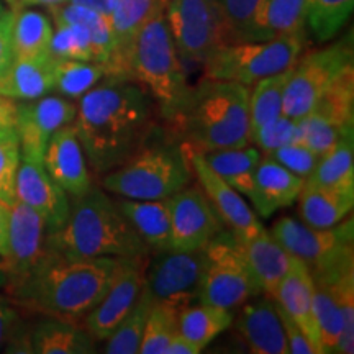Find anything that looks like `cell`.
<instances>
[{"label": "cell", "mask_w": 354, "mask_h": 354, "mask_svg": "<svg viewBox=\"0 0 354 354\" xmlns=\"http://www.w3.org/2000/svg\"><path fill=\"white\" fill-rule=\"evenodd\" d=\"M156 104L149 92L130 79H102L79 99L73 127L88 169L104 176L127 162L151 140Z\"/></svg>", "instance_id": "cell-1"}, {"label": "cell", "mask_w": 354, "mask_h": 354, "mask_svg": "<svg viewBox=\"0 0 354 354\" xmlns=\"http://www.w3.org/2000/svg\"><path fill=\"white\" fill-rule=\"evenodd\" d=\"M125 258L64 259L50 251L28 276L3 287L15 307L46 317H86L104 297Z\"/></svg>", "instance_id": "cell-2"}, {"label": "cell", "mask_w": 354, "mask_h": 354, "mask_svg": "<svg viewBox=\"0 0 354 354\" xmlns=\"http://www.w3.org/2000/svg\"><path fill=\"white\" fill-rule=\"evenodd\" d=\"M46 243L50 251L64 259L153 256L117 202L94 184L82 196L71 197L68 220L48 233Z\"/></svg>", "instance_id": "cell-3"}, {"label": "cell", "mask_w": 354, "mask_h": 354, "mask_svg": "<svg viewBox=\"0 0 354 354\" xmlns=\"http://www.w3.org/2000/svg\"><path fill=\"white\" fill-rule=\"evenodd\" d=\"M167 123L174 138L201 153L250 145V87L203 77Z\"/></svg>", "instance_id": "cell-4"}, {"label": "cell", "mask_w": 354, "mask_h": 354, "mask_svg": "<svg viewBox=\"0 0 354 354\" xmlns=\"http://www.w3.org/2000/svg\"><path fill=\"white\" fill-rule=\"evenodd\" d=\"M130 79L141 84L156 104L166 122L174 117L189 92L183 57L177 53L167 26L165 8L145 21L133 41L130 53Z\"/></svg>", "instance_id": "cell-5"}, {"label": "cell", "mask_w": 354, "mask_h": 354, "mask_svg": "<svg viewBox=\"0 0 354 354\" xmlns=\"http://www.w3.org/2000/svg\"><path fill=\"white\" fill-rule=\"evenodd\" d=\"M192 169L179 140H151L117 169L102 176L100 185L118 197L166 201L187 187Z\"/></svg>", "instance_id": "cell-6"}, {"label": "cell", "mask_w": 354, "mask_h": 354, "mask_svg": "<svg viewBox=\"0 0 354 354\" xmlns=\"http://www.w3.org/2000/svg\"><path fill=\"white\" fill-rule=\"evenodd\" d=\"M307 39V35H290L225 44L203 64V76L251 87L261 79L290 69L304 53Z\"/></svg>", "instance_id": "cell-7"}, {"label": "cell", "mask_w": 354, "mask_h": 354, "mask_svg": "<svg viewBox=\"0 0 354 354\" xmlns=\"http://www.w3.org/2000/svg\"><path fill=\"white\" fill-rule=\"evenodd\" d=\"M351 66H354L351 33L328 46L302 53L287 79L282 113L290 118L305 117L326 88Z\"/></svg>", "instance_id": "cell-8"}, {"label": "cell", "mask_w": 354, "mask_h": 354, "mask_svg": "<svg viewBox=\"0 0 354 354\" xmlns=\"http://www.w3.org/2000/svg\"><path fill=\"white\" fill-rule=\"evenodd\" d=\"M207 268L197 302L234 312L250 299L261 294L251 276L240 243L227 228L205 246Z\"/></svg>", "instance_id": "cell-9"}, {"label": "cell", "mask_w": 354, "mask_h": 354, "mask_svg": "<svg viewBox=\"0 0 354 354\" xmlns=\"http://www.w3.org/2000/svg\"><path fill=\"white\" fill-rule=\"evenodd\" d=\"M165 17L184 61L205 64L221 46L232 44L216 0H166Z\"/></svg>", "instance_id": "cell-10"}, {"label": "cell", "mask_w": 354, "mask_h": 354, "mask_svg": "<svg viewBox=\"0 0 354 354\" xmlns=\"http://www.w3.org/2000/svg\"><path fill=\"white\" fill-rule=\"evenodd\" d=\"M146 268L143 294L153 305L180 310L196 304L207 268L205 248L153 254Z\"/></svg>", "instance_id": "cell-11"}, {"label": "cell", "mask_w": 354, "mask_h": 354, "mask_svg": "<svg viewBox=\"0 0 354 354\" xmlns=\"http://www.w3.org/2000/svg\"><path fill=\"white\" fill-rule=\"evenodd\" d=\"M271 234L292 258L302 261L310 274L323 271L354 253V220L348 216L331 228H312L290 216L274 221Z\"/></svg>", "instance_id": "cell-12"}, {"label": "cell", "mask_w": 354, "mask_h": 354, "mask_svg": "<svg viewBox=\"0 0 354 354\" xmlns=\"http://www.w3.org/2000/svg\"><path fill=\"white\" fill-rule=\"evenodd\" d=\"M171 216L169 251H197L225 230L201 185H187L167 198Z\"/></svg>", "instance_id": "cell-13"}, {"label": "cell", "mask_w": 354, "mask_h": 354, "mask_svg": "<svg viewBox=\"0 0 354 354\" xmlns=\"http://www.w3.org/2000/svg\"><path fill=\"white\" fill-rule=\"evenodd\" d=\"M185 156L192 169L197 184L201 185L207 198H209L225 228L233 234L236 241H245L251 238L259 230H263L259 216L251 209L250 203L243 197V194L233 189L227 180L221 179L212 167L207 165L202 153L190 146L183 145Z\"/></svg>", "instance_id": "cell-14"}, {"label": "cell", "mask_w": 354, "mask_h": 354, "mask_svg": "<svg viewBox=\"0 0 354 354\" xmlns=\"http://www.w3.org/2000/svg\"><path fill=\"white\" fill-rule=\"evenodd\" d=\"M77 105L63 95H43L19 102L15 131L20 141L21 159L43 162L51 136L76 118Z\"/></svg>", "instance_id": "cell-15"}, {"label": "cell", "mask_w": 354, "mask_h": 354, "mask_svg": "<svg viewBox=\"0 0 354 354\" xmlns=\"http://www.w3.org/2000/svg\"><path fill=\"white\" fill-rule=\"evenodd\" d=\"M149 258L123 259L104 297L86 315V328L95 339H107L138 302Z\"/></svg>", "instance_id": "cell-16"}, {"label": "cell", "mask_w": 354, "mask_h": 354, "mask_svg": "<svg viewBox=\"0 0 354 354\" xmlns=\"http://www.w3.org/2000/svg\"><path fill=\"white\" fill-rule=\"evenodd\" d=\"M46 225L28 205L15 201L10 205V227H8V251L3 258L7 284L28 276L50 253L46 243Z\"/></svg>", "instance_id": "cell-17"}, {"label": "cell", "mask_w": 354, "mask_h": 354, "mask_svg": "<svg viewBox=\"0 0 354 354\" xmlns=\"http://www.w3.org/2000/svg\"><path fill=\"white\" fill-rule=\"evenodd\" d=\"M15 201H19L41 216L46 232L59 230L68 220L71 197L44 169L43 162L21 159L15 183Z\"/></svg>", "instance_id": "cell-18"}, {"label": "cell", "mask_w": 354, "mask_h": 354, "mask_svg": "<svg viewBox=\"0 0 354 354\" xmlns=\"http://www.w3.org/2000/svg\"><path fill=\"white\" fill-rule=\"evenodd\" d=\"M165 6V0H112L107 17L112 32V51L104 63L105 77L130 79L128 64L133 41L145 21Z\"/></svg>", "instance_id": "cell-19"}, {"label": "cell", "mask_w": 354, "mask_h": 354, "mask_svg": "<svg viewBox=\"0 0 354 354\" xmlns=\"http://www.w3.org/2000/svg\"><path fill=\"white\" fill-rule=\"evenodd\" d=\"M233 325L251 353L289 354L276 300L269 295H256L243 304Z\"/></svg>", "instance_id": "cell-20"}, {"label": "cell", "mask_w": 354, "mask_h": 354, "mask_svg": "<svg viewBox=\"0 0 354 354\" xmlns=\"http://www.w3.org/2000/svg\"><path fill=\"white\" fill-rule=\"evenodd\" d=\"M43 166L69 197L82 196L94 184L73 123L59 128L51 136L43 156Z\"/></svg>", "instance_id": "cell-21"}, {"label": "cell", "mask_w": 354, "mask_h": 354, "mask_svg": "<svg viewBox=\"0 0 354 354\" xmlns=\"http://www.w3.org/2000/svg\"><path fill=\"white\" fill-rule=\"evenodd\" d=\"M272 299L302 328L317 354H323L315 317V286L312 274L302 261L290 259L289 271L279 282Z\"/></svg>", "instance_id": "cell-22"}, {"label": "cell", "mask_w": 354, "mask_h": 354, "mask_svg": "<svg viewBox=\"0 0 354 354\" xmlns=\"http://www.w3.org/2000/svg\"><path fill=\"white\" fill-rule=\"evenodd\" d=\"M304 183V177L286 169L269 154L263 153L246 198L253 203V210L259 218H269L297 202Z\"/></svg>", "instance_id": "cell-23"}, {"label": "cell", "mask_w": 354, "mask_h": 354, "mask_svg": "<svg viewBox=\"0 0 354 354\" xmlns=\"http://www.w3.org/2000/svg\"><path fill=\"white\" fill-rule=\"evenodd\" d=\"M238 243L261 294L272 297L279 282L289 271L292 256L266 228L259 230L248 240Z\"/></svg>", "instance_id": "cell-24"}, {"label": "cell", "mask_w": 354, "mask_h": 354, "mask_svg": "<svg viewBox=\"0 0 354 354\" xmlns=\"http://www.w3.org/2000/svg\"><path fill=\"white\" fill-rule=\"evenodd\" d=\"M118 209L128 223L151 251V254L169 251L171 216L166 201H136V198H115Z\"/></svg>", "instance_id": "cell-25"}, {"label": "cell", "mask_w": 354, "mask_h": 354, "mask_svg": "<svg viewBox=\"0 0 354 354\" xmlns=\"http://www.w3.org/2000/svg\"><path fill=\"white\" fill-rule=\"evenodd\" d=\"M30 353L35 354H92L97 353L95 338L87 328L66 318L46 317L28 335Z\"/></svg>", "instance_id": "cell-26"}, {"label": "cell", "mask_w": 354, "mask_h": 354, "mask_svg": "<svg viewBox=\"0 0 354 354\" xmlns=\"http://www.w3.org/2000/svg\"><path fill=\"white\" fill-rule=\"evenodd\" d=\"M53 66L55 57L17 59L0 73V95L15 102L35 100L53 92Z\"/></svg>", "instance_id": "cell-27"}, {"label": "cell", "mask_w": 354, "mask_h": 354, "mask_svg": "<svg viewBox=\"0 0 354 354\" xmlns=\"http://www.w3.org/2000/svg\"><path fill=\"white\" fill-rule=\"evenodd\" d=\"M299 214L312 228H331L351 215L354 192L323 187L305 180L297 197Z\"/></svg>", "instance_id": "cell-28"}, {"label": "cell", "mask_w": 354, "mask_h": 354, "mask_svg": "<svg viewBox=\"0 0 354 354\" xmlns=\"http://www.w3.org/2000/svg\"><path fill=\"white\" fill-rule=\"evenodd\" d=\"M53 32L55 28L51 20L44 13L26 7L15 8L12 28L13 57L39 59V57L51 56Z\"/></svg>", "instance_id": "cell-29"}, {"label": "cell", "mask_w": 354, "mask_h": 354, "mask_svg": "<svg viewBox=\"0 0 354 354\" xmlns=\"http://www.w3.org/2000/svg\"><path fill=\"white\" fill-rule=\"evenodd\" d=\"M232 310L196 302L179 312L177 330L203 351L216 336L225 333L233 325Z\"/></svg>", "instance_id": "cell-30"}, {"label": "cell", "mask_w": 354, "mask_h": 354, "mask_svg": "<svg viewBox=\"0 0 354 354\" xmlns=\"http://www.w3.org/2000/svg\"><path fill=\"white\" fill-rule=\"evenodd\" d=\"M307 3L308 0H268L256 21L254 41L307 35Z\"/></svg>", "instance_id": "cell-31"}, {"label": "cell", "mask_w": 354, "mask_h": 354, "mask_svg": "<svg viewBox=\"0 0 354 354\" xmlns=\"http://www.w3.org/2000/svg\"><path fill=\"white\" fill-rule=\"evenodd\" d=\"M203 159L207 161L212 169L236 189L243 196H248L253 183V176L256 167L259 165V159L263 153L254 145L240 146V148H225L215 149V151L202 153Z\"/></svg>", "instance_id": "cell-32"}, {"label": "cell", "mask_w": 354, "mask_h": 354, "mask_svg": "<svg viewBox=\"0 0 354 354\" xmlns=\"http://www.w3.org/2000/svg\"><path fill=\"white\" fill-rule=\"evenodd\" d=\"M305 180L323 187L354 192V133L328 153L318 156L312 174Z\"/></svg>", "instance_id": "cell-33"}, {"label": "cell", "mask_w": 354, "mask_h": 354, "mask_svg": "<svg viewBox=\"0 0 354 354\" xmlns=\"http://www.w3.org/2000/svg\"><path fill=\"white\" fill-rule=\"evenodd\" d=\"M105 77L104 63L97 61L56 59L53 66V91L79 100Z\"/></svg>", "instance_id": "cell-34"}, {"label": "cell", "mask_w": 354, "mask_h": 354, "mask_svg": "<svg viewBox=\"0 0 354 354\" xmlns=\"http://www.w3.org/2000/svg\"><path fill=\"white\" fill-rule=\"evenodd\" d=\"M290 69L261 79L253 88L250 87V133L284 115V91Z\"/></svg>", "instance_id": "cell-35"}, {"label": "cell", "mask_w": 354, "mask_h": 354, "mask_svg": "<svg viewBox=\"0 0 354 354\" xmlns=\"http://www.w3.org/2000/svg\"><path fill=\"white\" fill-rule=\"evenodd\" d=\"M315 286V317L323 354L336 353L343 331V318L330 279L312 277Z\"/></svg>", "instance_id": "cell-36"}, {"label": "cell", "mask_w": 354, "mask_h": 354, "mask_svg": "<svg viewBox=\"0 0 354 354\" xmlns=\"http://www.w3.org/2000/svg\"><path fill=\"white\" fill-rule=\"evenodd\" d=\"M354 0H308L307 35L317 43H328L348 24Z\"/></svg>", "instance_id": "cell-37"}, {"label": "cell", "mask_w": 354, "mask_h": 354, "mask_svg": "<svg viewBox=\"0 0 354 354\" xmlns=\"http://www.w3.org/2000/svg\"><path fill=\"white\" fill-rule=\"evenodd\" d=\"M153 304L141 290V295L131 312L123 318L120 325L113 330L105 342L104 353L107 354H136L140 351V343L143 338V331Z\"/></svg>", "instance_id": "cell-38"}, {"label": "cell", "mask_w": 354, "mask_h": 354, "mask_svg": "<svg viewBox=\"0 0 354 354\" xmlns=\"http://www.w3.org/2000/svg\"><path fill=\"white\" fill-rule=\"evenodd\" d=\"M232 43L254 41V28L268 0H216Z\"/></svg>", "instance_id": "cell-39"}, {"label": "cell", "mask_w": 354, "mask_h": 354, "mask_svg": "<svg viewBox=\"0 0 354 354\" xmlns=\"http://www.w3.org/2000/svg\"><path fill=\"white\" fill-rule=\"evenodd\" d=\"M179 312L166 305H153L146 320L140 354H165V349L177 331Z\"/></svg>", "instance_id": "cell-40"}, {"label": "cell", "mask_w": 354, "mask_h": 354, "mask_svg": "<svg viewBox=\"0 0 354 354\" xmlns=\"http://www.w3.org/2000/svg\"><path fill=\"white\" fill-rule=\"evenodd\" d=\"M302 128L300 118H290L287 115H281L276 120L266 123L250 133V143L254 145L261 153L268 154L274 149L281 148L289 143L300 141Z\"/></svg>", "instance_id": "cell-41"}, {"label": "cell", "mask_w": 354, "mask_h": 354, "mask_svg": "<svg viewBox=\"0 0 354 354\" xmlns=\"http://www.w3.org/2000/svg\"><path fill=\"white\" fill-rule=\"evenodd\" d=\"M21 161L20 141L15 130L0 131V201L15 202V183Z\"/></svg>", "instance_id": "cell-42"}, {"label": "cell", "mask_w": 354, "mask_h": 354, "mask_svg": "<svg viewBox=\"0 0 354 354\" xmlns=\"http://www.w3.org/2000/svg\"><path fill=\"white\" fill-rule=\"evenodd\" d=\"M268 154L274 161H277L279 165L284 166L286 169L304 177V179H307L312 174L313 167H315L318 161V154L313 153L302 141L281 146V148L274 149V151Z\"/></svg>", "instance_id": "cell-43"}, {"label": "cell", "mask_w": 354, "mask_h": 354, "mask_svg": "<svg viewBox=\"0 0 354 354\" xmlns=\"http://www.w3.org/2000/svg\"><path fill=\"white\" fill-rule=\"evenodd\" d=\"M20 331L21 320L17 307L7 297H0V351H7Z\"/></svg>", "instance_id": "cell-44"}, {"label": "cell", "mask_w": 354, "mask_h": 354, "mask_svg": "<svg viewBox=\"0 0 354 354\" xmlns=\"http://www.w3.org/2000/svg\"><path fill=\"white\" fill-rule=\"evenodd\" d=\"M277 305L279 310V317H281L282 326H284V333H286V342L287 346H289V353L290 354H317L313 344L310 343V339L307 338V335L304 333L302 328L295 323L292 318L287 315L284 310L281 308V305Z\"/></svg>", "instance_id": "cell-45"}, {"label": "cell", "mask_w": 354, "mask_h": 354, "mask_svg": "<svg viewBox=\"0 0 354 354\" xmlns=\"http://www.w3.org/2000/svg\"><path fill=\"white\" fill-rule=\"evenodd\" d=\"M15 19V8H8L0 13V73L8 68L13 61L12 28Z\"/></svg>", "instance_id": "cell-46"}, {"label": "cell", "mask_w": 354, "mask_h": 354, "mask_svg": "<svg viewBox=\"0 0 354 354\" xmlns=\"http://www.w3.org/2000/svg\"><path fill=\"white\" fill-rule=\"evenodd\" d=\"M19 102L0 95V131L15 130Z\"/></svg>", "instance_id": "cell-47"}, {"label": "cell", "mask_w": 354, "mask_h": 354, "mask_svg": "<svg viewBox=\"0 0 354 354\" xmlns=\"http://www.w3.org/2000/svg\"><path fill=\"white\" fill-rule=\"evenodd\" d=\"M8 227H10V205L0 201V258H6L8 251Z\"/></svg>", "instance_id": "cell-48"}, {"label": "cell", "mask_w": 354, "mask_h": 354, "mask_svg": "<svg viewBox=\"0 0 354 354\" xmlns=\"http://www.w3.org/2000/svg\"><path fill=\"white\" fill-rule=\"evenodd\" d=\"M202 353L190 339L180 335L179 331L172 336V339L165 349V354H198Z\"/></svg>", "instance_id": "cell-49"}, {"label": "cell", "mask_w": 354, "mask_h": 354, "mask_svg": "<svg viewBox=\"0 0 354 354\" xmlns=\"http://www.w3.org/2000/svg\"><path fill=\"white\" fill-rule=\"evenodd\" d=\"M68 2L76 3V6L92 8V10H95V12L102 13V15L109 17L110 3H112V0H68Z\"/></svg>", "instance_id": "cell-50"}, {"label": "cell", "mask_w": 354, "mask_h": 354, "mask_svg": "<svg viewBox=\"0 0 354 354\" xmlns=\"http://www.w3.org/2000/svg\"><path fill=\"white\" fill-rule=\"evenodd\" d=\"M68 2V0H15V3H13V8H20V7H37V6H41V7H56V6H61V3Z\"/></svg>", "instance_id": "cell-51"}, {"label": "cell", "mask_w": 354, "mask_h": 354, "mask_svg": "<svg viewBox=\"0 0 354 354\" xmlns=\"http://www.w3.org/2000/svg\"><path fill=\"white\" fill-rule=\"evenodd\" d=\"M6 284H7V274H6V269H3V261L0 258V290H3Z\"/></svg>", "instance_id": "cell-52"}, {"label": "cell", "mask_w": 354, "mask_h": 354, "mask_svg": "<svg viewBox=\"0 0 354 354\" xmlns=\"http://www.w3.org/2000/svg\"><path fill=\"white\" fill-rule=\"evenodd\" d=\"M6 2L8 3V6H10V7H12V6H13V3H15V0H6Z\"/></svg>", "instance_id": "cell-53"}, {"label": "cell", "mask_w": 354, "mask_h": 354, "mask_svg": "<svg viewBox=\"0 0 354 354\" xmlns=\"http://www.w3.org/2000/svg\"><path fill=\"white\" fill-rule=\"evenodd\" d=\"M3 10H6V8H3V6H2V2H0V13H2Z\"/></svg>", "instance_id": "cell-54"}, {"label": "cell", "mask_w": 354, "mask_h": 354, "mask_svg": "<svg viewBox=\"0 0 354 354\" xmlns=\"http://www.w3.org/2000/svg\"><path fill=\"white\" fill-rule=\"evenodd\" d=\"M165 2H166V0H165Z\"/></svg>", "instance_id": "cell-55"}]
</instances>
